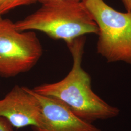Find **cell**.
Returning <instances> with one entry per match:
<instances>
[{
    "instance_id": "cell-10",
    "label": "cell",
    "mask_w": 131,
    "mask_h": 131,
    "mask_svg": "<svg viewBox=\"0 0 131 131\" xmlns=\"http://www.w3.org/2000/svg\"><path fill=\"white\" fill-rule=\"evenodd\" d=\"M41 0H21L20 1V6L26 5L34 3L36 2H40Z\"/></svg>"
},
{
    "instance_id": "cell-3",
    "label": "cell",
    "mask_w": 131,
    "mask_h": 131,
    "mask_svg": "<svg viewBox=\"0 0 131 131\" xmlns=\"http://www.w3.org/2000/svg\"><path fill=\"white\" fill-rule=\"evenodd\" d=\"M82 2L98 27L99 53L109 62L131 64V13L117 11L104 0Z\"/></svg>"
},
{
    "instance_id": "cell-12",
    "label": "cell",
    "mask_w": 131,
    "mask_h": 131,
    "mask_svg": "<svg viewBox=\"0 0 131 131\" xmlns=\"http://www.w3.org/2000/svg\"><path fill=\"white\" fill-rule=\"evenodd\" d=\"M2 15L0 13V19H2Z\"/></svg>"
},
{
    "instance_id": "cell-8",
    "label": "cell",
    "mask_w": 131,
    "mask_h": 131,
    "mask_svg": "<svg viewBox=\"0 0 131 131\" xmlns=\"http://www.w3.org/2000/svg\"><path fill=\"white\" fill-rule=\"evenodd\" d=\"M12 127L5 118L0 117V131H13Z\"/></svg>"
},
{
    "instance_id": "cell-6",
    "label": "cell",
    "mask_w": 131,
    "mask_h": 131,
    "mask_svg": "<svg viewBox=\"0 0 131 131\" xmlns=\"http://www.w3.org/2000/svg\"><path fill=\"white\" fill-rule=\"evenodd\" d=\"M29 89L41 106V121L37 131H103L77 117L61 101L40 95Z\"/></svg>"
},
{
    "instance_id": "cell-11",
    "label": "cell",
    "mask_w": 131,
    "mask_h": 131,
    "mask_svg": "<svg viewBox=\"0 0 131 131\" xmlns=\"http://www.w3.org/2000/svg\"><path fill=\"white\" fill-rule=\"evenodd\" d=\"M43 1V0H41L39 2H41V1ZM70 1H83V0H70Z\"/></svg>"
},
{
    "instance_id": "cell-5",
    "label": "cell",
    "mask_w": 131,
    "mask_h": 131,
    "mask_svg": "<svg viewBox=\"0 0 131 131\" xmlns=\"http://www.w3.org/2000/svg\"><path fill=\"white\" fill-rule=\"evenodd\" d=\"M0 117L16 128L40 126L41 111L38 99L29 88L16 85L0 100Z\"/></svg>"
},
{
    "instance_id": "cell-4",
    "label": "cell",
    "mask_w": 131,
    "mask_h": 131,
    "mask_svg": "<svg viewBox=\"0 0 131 131\" xmlns=\"http://www.w3.org/2000/svg\"><path fill=\"white\" fill-rule=\"evenodd\" d=\"M42 52L41 43L33 31H19L10 19H0V76L10 77L27 71Z\"/></svg>"
},
{
    "instance_id": "cell-1",
    "label": "cell",
    "mask_w": 131,
    "mask_h": 131,
    "mask_svg": "<svg viewBox=\"0 0 131 131\" xmlns=\"http://www.w3.org/2000/svg\"><path fill=\"white\" fill-rule=\"evenodd\" d=\"M85 41L83 36L68 46L73 58V65L64 79L32 89L40 95L61 101L77 117L86 122L91 123L117 117L120 113L119 109L109 104L94 93L91 78L82 68Z\"/></svg>"
},
{
    "instance_id": "cell-9",
    "label": "cell",
    "mask_w": 131,
    "mask_h": 131,
    "mask_svg": "<svg viewBox=\"0 0 131 131\" xmlns=\"http://www.w3.org/2000/svg\"><path fill=\"white\" fill-rule=\"evenodd\" d=\"M127 11L131 13V0H121Z\"/></svg>"
},
{
    "instance_id": "cell-2",
    "label": "cell",
    "mask_w": 131,
    "mask_h": 131,
    "mask_svg": "<svg viewBox=\"0 0 131 131\" xmlns=\"http://www.w3.org/2000/svg\"><path fill=\"white\" fill-rule=\"evenodd\" d=\"M41 6L14 23L19 31H38L68 46L85 35L98 34V27L82 1L43 0Z\"/></svg>"
},
{
    "instance_id": "cell-7",
    "label": "cell",
    "mask_w": 131,
    "mask_h": 131,
    "mask_svg": "<svg viewBox=\"0 0 131 131\" xmlns=\"http://www.w3.org/2000/svg\"><path fill=\"white\" fill-rule=\"evenodd\" d=\"M21 0H0V13L2 15L20 6Z\"/></svg>"
}]
</instances>
